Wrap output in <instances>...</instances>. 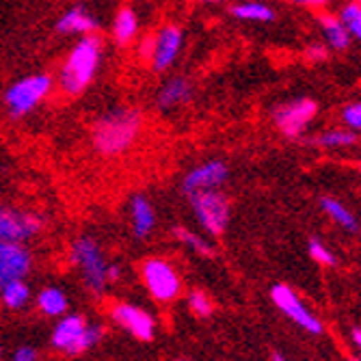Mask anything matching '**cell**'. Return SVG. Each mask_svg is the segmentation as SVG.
I'll use <instances>...</instances> for the list:
<instances>
[{
  "label": "cell",
  "mask_w": 361,
  "mask_h": 361,
  "mask_svg": "<svg viewBox=\"0 0 361 361\" xmlns=\"http://www.w3.org/2000/svg\"><path fill=\"white\" fill-rule=\"evenodd\" d=\"M42 227V216L13 206H0V240L3 243H26L37 236Z\"/></svg>",
  "instance_id": "obj_9"
},
{
  "label": "cell",
  "mask_w": 361,
  "mask_h": 361,
  "mask_svg": "<svg viewBox=\"0 0 361 361\" xmlns=\"http://www.w3.org/2000/svg\"><path fill=\"white\" fill-rule=\"evenodd\" d=\"M130 223L137 238H147L156 227V210L143 192H135L130 200Z\"/></svg>",
  "instance_id": "obj_16"
},
{
  "label": "cell",
  "mask_w": 361,
  "mask_h": 361,
  "mask_svg": "<svg viewBox=\"0 0 361 361\" xmlns=\"http://www.w3.org/2000/svg\"><path fill=\"white\" fill-rule=\"evenodd\" d=\"M318 115V102L312 97H292L273 109V123L286 139H301Z\"/></svg>",
  "instance_id": "obj_6"
},
{
  "label": "cell",
  "mask_w": 361,
  "mask_h": 361,
  "mask_svg": "<svg viewBox=\"0 0 361 361\" xmlns=\"http://www.w3.org/2000/svg\"><path fill=\"white\" fill-rule=\"evenodd\" d=\"M190 97H192V82L186 76H171L160 85L156 93V106L162 113H169L188 104Z\"/></svg>",
  "instance_id": "obj_14"
},
{
  "label": "cell",
  "mask_w": 361,
  "mask_h": 361,
  "mask_svg": "<svg viewBox=\"0 0 361 361\" xmlns=\"http://www.w3.org/2000/svg\"><path fill=\"white\" fill-rule=\"evenodd\" d=\"M197 3H202L206 7H221V5L227 3V0H197Z\"/></svg>",
  "instance_id": "obj_35"
},
{
  "label": "cell",
  "mask_w": 361,
  "mask_h": 361,
  "mask_svg": "<svg viewBox=\"0 0 361 361\" xmlns=\"http://www.w3.org/2000/svg\"><path fill=\"white\" fill-rule=\"evenodd\" d=\"M305 59H310L312 63H322L329 59V46L326 44H320V42H312L307 48H305Z\"/></svg>",
  "instance_id": "obj_31"
},
{
  "label": "cell",
  "mask_w": 361,
  "mask_h": 361,
  "mask_svg": "<svg viewBox=\"0 0 361 361\" xmlns=\"http://www.w3.org/2000/svg\"><path fill=\"white\" fill-rule=\"evenodd\" d=\"M139 35V16L133 7H121L117 9L113 18V39L119 46L133 44Z\"/></svg>",
  "instance_id": "obj_20"
},
{
  "label": "cell",
  "mask_w": 361,
  "mask_h": 361,
  "mask_svg": "<svg viewBox=\"0 0 361 361\" xmlns=\"http://www.w3.org/2000/svg\"><path fill=\"white\" fill-rule=\"evenodd\" d=\"M359 171H361V162H359Z\"/></svg>",
  "instance_id": "obj_38"
},
{
  "label": "cell",
  "mask_w": 361,
  "mask_h": 361,
  "mask_svg": "<svg viewBox=\"0 0 361 361\" xmlns=\"http://www.w3.org/2000/svg\"><path fill=\"white\" fill-rule=\"evenodd\" d=\"M85 318L82 316H65L59 324H56V329L52 334V344L59 348V350H65V353H72L74 344L78 342L80 334L85 331Z\"/></svg>",
  "instance_id": "obj_19"
},
{
  "label": "cell",
  "mask_w": 361,
  "mask_h": 361,
  "mask_svg": "<svg viewBox=\"0 0 361 361\" xmlns=\"http://www.w3.org/2000/svg\"><path fill=\"white\" fill-rule=\"evenodd\" d=\"M307 251H310L312 259H316L318 264H322V267H334V264H336V255H334V251H331L329 247H326L320 238H310Z\"/></svg>",
  "instance_id": "obj_27"
},
{
  "label": "cell",
  "mask_w": 361,
  "mask_h": 361,
  "mask_svg": "<svg viewBox=\"0 0 361 361\" xmlns=\"http://www.w3.org/2000/svg\"><path fill=\"white\" fill-rule=\"evenodd\" d=\"M318 26H320L324 44L329 46V50H336V52L348 50L353 39L348 35L344 22L340 20V16H336V13H320L318 16Z\"/></svg>",
  "instance_id": "obj_17"
},
{
  "label": "cell",
  "mask_w": 361,
  "mask_h": 361,
  "mask_svg": "<svg viewBox=\"0 0 361 361\" xmlns=\"http://www.w3.org/2000/svg\"><path fill=\"white\" fill-rule=\"evenodd\" d=\"M35 359H37L35 350L28 348V346H22V348H18V353L13 355V361H35Z\"/></svg>",
  "instance_id": "obj_33"
},
{
  "label": "cell",
  "mask_w": 361,
  "mask_h": 361,
  "mask_svg": "<svg viewBox=\"0 0 361 361\" xmlns=\"http://www.w3.org/2000/svg\"><path fill=\"white\" fill-rule=\"evenodd\" d=\"M273 361H288V359H286L281 353H275V355H273Z\"/></svg>",
  "instance_id": "obj_37"
},
{
  "label": "cell",
  "mask_w": 361,
  "mask_h": 361,
  "mask_svg": "<svg viewBox=\"0 0 361 361\" xmlns=\"http://www.w3.org/2000/svg\"><path fill=\"white\" fill-rule=\"evenodd\" d=\"M320 210L329 216L334 223H338L342 229H346V232H357L359 229V221H357V216L342 204V202H338V200H334V197H322L320 200Z\"/></svg>",
  "instance_id": "obj_22"
},
{
  "label": "cell",
  "mask_w": 361,
  "mask_h": 361,
  "mask_svg": "<svg viewBox=\"0 0 361 361\" xmlns=\"http://www.w3.org/2000/svg\"><path fill=\"white\" fill-rule=\"evenodd\" d=\"M338 16L344 22L350 39H355V42L361 44V5L357 3V0H350V3H346V5L340 7V13Z\"/></svg>",
  "instance_id": "obj_25"
},
{
  "label": "cell",
  "mask_w": 361,
  "mask_h": 361,
  "mask_svg": "<svg viewBox=\"0 0 361 361\" xmlns=\"http://www.w3.org/2000/svg\"><path fill=\"white\" fill-rule=\"evenodd\" d=\"M176 238L184 245V247H188L190 251H195V253H200V255H214V247L204 238V236H200L197 232H192V229H188V227H176Z\"/></svg>",
  "instance_id": "obj_26"
},
{
  "label": "cell",
  "mask_w": 361,
  "mask_h": 361,
  "mask_svg": "<svg viewBox=\"0 0 361 361\" xmlns=\"http://www.w3.org/2000/svg\"><path fill=\"white\" fill-rule=\"evenodd\" d=\"M286 3L294 5V7H303V9H324V7H329L334 0H286Z\"/></svg>",
  "instance_id": "obj_32"
},
{
  "label": "cell",
  "mask_w": 361,
  "mask_h": 361,
  "mask_svg": "<svg viewBox=\"0 0 361 361\" xmlns=\"http://www.w3.org/2000/svg\"><path fill=\"white\" fill-rule=\"evenodd\" d=\"M232 18L238 22H251V24H271L275 22V9L262 0H240V3L229 7Z\"/></svg>",
  "instance_id": "obj_18"
},
{
  "label": "cell",
  "mask_w": 361,
  "mask_h": 361,
  "mask_svg": "<svg viewBox=\"0 0 361 361\" xmlns=\"http://www.w3.org/2000/svg\"><path fill=\"white\" fill-rule=\"evenodd\" d=\"M100 338H102V326H97V324H87V326H85V331L80 334V338H78V342L74 344V348H72L70 355H78V353L89 350L93 344L100 342Z\"/></svg>",
  "instance_id": "obj_28"
},
{
  "label": "cell",
  "mask_w": 361,
  "mask_h": 361,
  "mask_svg": "<svg viewBox=\"0 0 361 361\" xmlns=\"http://www.w3.org/2000/svg\"><path fill=\"white\" fill-rule=\"evenodd\" d=\"M357 141H359L357 133H353L348 128H331L307 139L310 145L322 147V149H346V147H353Z\"/></svg>",
  "instance_id": "obj_21"
},
{
  "label": "cell",
  "mask_w": 361,
  "mask_h": 361,
  "mask_svg": "<svg viewBox=\"0 0 361 361\" xmlns=\"http://www.w3.org/2000/svg\"><path fill=\"white\" fill-rule=\"evenodd\" d=\"M97 28H100L97 18L80 5L63 11L54 24L59 35H91V32H97Z\"/></svg>",
  "instance_id": "obj_15"
},
{
  "label": "cell",
  "mask_w": 361,
  "mask_h": 361,
  "mask_svg": "<svg viewBox=\"0 0 361 361\" xmlns=\"http://www.w3.org/2000/svg\"><path fill=\"white\" fill-rule=\"evenodd\" d=\"M111 316L119 326L128 329L135 338H139V340H152L154 338V318L145 310H139V307L128 305V303H117L111 310Z\"/></svg>",
  "instance_id": "obj_13"
},
{
  "label": "cell",
  "mask_w": 361,
  "mask_h": 361,
  "mask_svg": "<svg viewBox=\"0 0 361 361\" xmlns=\"http://www.w3.org/2000/svg\"><path fill=\"white\" fill-rule=\"evenodd\" d=\"M72 262L80 269L87 288L93 294H102L106 286V259L104 253L91 236H80L72 245Z\"/></svg>",
  "instance_id": "obj_7"
},
{
  "label": "cell",
  "mask_w": 361,
  "mask_h": 361,
  "mask_svg": "<svg viewBox=\"0 0 361 361\" xmlns=\"http://www.w3.org/2000/svg\"><path fill=\"white\" fill-rule=\"evenodd\" d=\"M188 204L197 223H200L210 236H219L227 229L229 216H232V206H229L227 195L221 192L219 188L197 190L188 195Z\"/></svg>",
  "instance_id": "obj_5"
},
{
  "label": "cell",
  "mask_w": 361,
  "mask_h": 361,
  "mask_svg": "<svg viewBox=\"0 0 361 361\" xmlns=\"http://www.w3.org/2000/svg\"><path fill=\"white\" fill-rule=\"evenodd\" d=\"M37 305L44 314L59 316V314H65V310H68V297H65V292L59 288H46L39 292Z\"/></svg>",
  "instance_id": "obj_23"
},
{
  "label": "cell",
  "mask_w": 361,
  "mask_h": 361,
  "mask_svg": "<svg viewBox=\"0 0 361 361\" xmlns=\"http://www.w3.org/2000/svg\"><path fill=\"white\" fill-rule=\"evenodd\" d=\"M229 178V167L227 162L219 160V158H212V160H206L202 165L192 167L184 180H182V192L188 197L197 190H208V188H221Z\"/></svg>",
  "instance_id": "obj_11"
},
{
  "label": "cell",
  "mask_w": 361,
  "mask_h": 361,
  "mask_svg": "<svg viewBox=\"0 0 361 361\" xmlns=\"http://www.w3.org/2000/svg\"><path fill=\"white\" fill-rule=\"evenodd\" d=\"M32 257L22 243H3L0 240V288L9 281L24 279L30 271Z\"/></svg>",
  "instance_id": "obj_12"
},
{
  "label": "cell",
  "mask_w": 361,
  "mask_h": 361,
  "mask_svg": "<svg viewBox=\"0 0 361 361\" xmlns=\"http://www.w3.org/2000/svg\"><path fill=\"white\" fill-rule=\"evenodd\" d=\"M355 361H359V359H355Z\"/></svg>",
  "instance_id": "obj_40"
},
{
  "label": "cell",
  "mask_w": 361,
  "mask_h": 361,
  "mask_svg": "<svg viewBox=\"0 0 361 361\" xmlns=\"http://www.w3.org/2000/svg\"><path fill=\"white\" fill-rule=\"evenodd\" d=\"M357 3H359V5H361V0H357Z\"/></svg>",
  "instance_id": "obj_39"
},
{
  "label": "cell",
  "mask_w": 361,
  "mask_h": 361,
  "mask_svg": "<svg viewBox=\"0 0 361 361\" xmlns=\"http://www.w3.org/2000/svg\"><path fill=\"white\" fill-rule=\"evenodd\" d=\"M188 307H190L197 316H202V318H206V316L212 314V303H210V299H208V294L202 292V290L190 292V297H188Z\"/></svg>",
  "instance_id": "obj_30"
},
{
  "label": "cell",
  "mask_w": 361,
  "mask_h": 361,
  "mask_svg": "<svg viewBox=\"0 0 361 361\" xmlns=\"http://www.w3.org/2000/svg\"><path fill=\"white\" fill-rule=\"evenodd\" d=\"M143 123L145 117L141 109L113 106L93 121L91 145L100 156H121L139 141L143 133Z\"/></svg>",
  "instance_id": "obj_1"
},
{
  "label": "cell",
  "mask_w": 361,
  "mask_h": 361,
  "mask_svg": "<svg viewBox=\"0 0 361 361\" xmlns=\"http://www.w3.org/2000/svg\"><path fill=\"white\" fill-rule=\"evenodd\" d=\"M271 299L290 320L297 322L301 329H305V331H310L314 336L322 334V322L303 305V301L297 297V292H294L292 288H288L283 283L273 286L271 288Z\"/></svg>",
  "instance_id": "obj_10"
},
{
  "label": "cell",
  "mask_w": 361,
  "mask_h": 361,
  "mask_svg": "<svg viewBox=\"0 0 361 361\" xmlns=\"http://www.w3.org/2000/svg\"><path fill=\"white\" fill-rule=\"evenodd\" d=\"M182 48L184 30L178 24H165L139 44V54L152 65L154 72H167L178 63Z\"/></svg>",
  "instance_id": "obj_4"
},
{
  "label": "cell",
  "mask_w": 361,
  "mask_h": 361,
  "mask_svg": "<svg viewBox=\"0 0 361 361\" xmlns=\"http://www.w3.org/2000/svg\"><path fill=\"white\" fill-rule=\"evenodd\" d=\"M119 277H121V269L117 264H109L106 267V279L109 281H117Z\"/></svg>",
  "instance_id": "obj_34"
},
{
  "label": "cell",
  "mask_w": 361,
  "mask_h": 361,
  "mask_svg": "<svg viewBox=\"0 0 361 361\" xmlns=\"http://www.w3.org/2000/svg\"><path fill=\"white\" fill-rule=\"evenodd\" d=\"M104 42L97 32L82 35L65 56L61 70L56 74V85L65 95H80L97 76V70L102 65Z\"/></svg>",
  "instance_id": "obj_2"
},
{
  "label": "cell",
  "mask_w": 361,
  "mask_h": 361,
  "mask_svg": "<svg viewBox=\"0 0 361 361\" xmlns=\"http://www.w3.org/2000/svg\"><path fill=\"white\" fill-rule=\"evenodd\" d=\"M353 342H355L357 348L361 350V329H355V331H353Z\"/></svg>",
  "instance_id": "obj_36"
},
{
  "label": "cell",
  "mask_w": 361,
  "mask_h": 361,
  "mask_svg": "<svg viewBox=\"0 0 361 361\" xmlns=\"http://www.w3.org/2000/svg\"><path fill=\"white\" fill-rule=\"evenodd\" d=\"M141 275H143L145 288L149 290V294L156 301H173L182 290V279L176 267L162 257L145 259L141 267Z\"/></svg>",
  "instance_id": "obj_8"
},
{
  "label": "cell",
  "mask_w": 361,
  "mask_h": 361,
  "mask_svg": "<svg viewBox=\"0 0 361 361\" xmlns=\"http://www.w3.org/2000/svg\"><path fill=\"white\" fill-rule=\"evenodd\" d=\"M0 297H3V303L9 310H20V307H24L28 303L30 290L22 279H16V281H9L7 286L0 288Z\"/></svg>",
  "instance_id": "obj_24"
},
{
  "label": "cell",
  "mask_w": 361,
  "mask_h": 361,
  "mask_svg": "<svg viewBox=\"0 0 361 361\" xmlns=\"http://www.w3.org/2000/svg\"><path fill=\"white\" fill-rule=\"evenodd\" d=\"M54 89V78L50 74H30L9 85L5 91V106L13 119H22L35 111Z\"/></svg>",
  "instance_id": "obj_3"
},
{
  "label": "cell",
  "mask_w": 361,
  "mask_h": 361,
  "mask_svg": "<svg viewBox=\"0 0 361 361\" xmlns=\"http://www.w3.org/2000/svg\"><path fill=\"white\" fill-rule=\"evenodd\" d=\"M340 119L348 130H353V133H361V100L344 104Z\"/></svg>",
  "instance_id": "obj_29"
}]
</instances>
